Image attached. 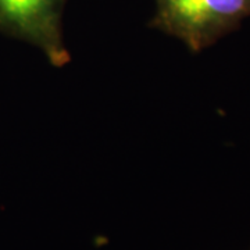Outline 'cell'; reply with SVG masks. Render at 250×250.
<instances>
[{"instance_id":"6da1fadb","label":"cell","mask_w":250,"mask_h":250,"mask_svg":"<svg viewBox=\"0 0 250 250\" xmlns=\"http://www.w3.org/2000/svg\"><path fill=\"white\" fill-rule=\"evenodd\" d=\"M150 27L179 39L192 53L213 46L250 17V0H154Z\"/></svg>"},{"instance_id":"7a4b0ae2","label":"cell","mask_w":250,"mask_h":250,"mask_svg":"<svg viewBox=\"0 0 250 250\" xmlns=\"http://www.w3.org/2000/svg\"><path fill=\"white\" fill-rule=\"evenodd\" d=\"M68 0H0V32L41 50L54 67L70 62L62 13Z\"/></svg>"}]
</instances>
